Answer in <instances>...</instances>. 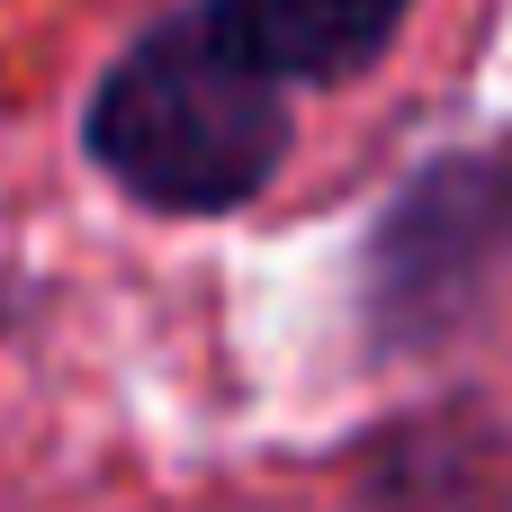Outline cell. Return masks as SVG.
I'll list each match as a JSON object with an SVG mask.
<instances>
[{
    "mask_svg": "<svg viewBox=\"0 0 512 512\" xmlns=\"http://www.w3.org/2000/svg\"><path fill=\"white\" fill-rule=\"evenodd\" d=\"M81 144L153 216H234L288 162V99L243 72L189 0L99 72Z\"/></svg>",
    "mask_w": 512,
    "mask_h": 512,
    "instance_id": "1",
    "label": "cell"
},
{
    "mask_svg": "<svg viewBox=\"0 0 512 512\" xmlns=\"http://www.w3.org/2000/svg\"><path fill=\"white\" fill-rule=\"evenodd\" d=\"M504 270H512V144L432 153L369 234V261H360L369 333L387 351H432L459 324H477V306L504 288Z\"/></svg>",
    "mask_w": 512,
    "mask_h": 512,
    "instance_id": "2",
    "label": "cell"
},
{
    "mask_svg": "<svg viewBox=\"0 0 512 512\" xmlns=\"http://www.w3.org/2000/svg\"><path fill=\"white\" fill-rule=\"evenodd\" d=\"M198 18L270 90H297V81L324 90V81H351L387 54L405 36L414 0H198Z\"/></svg>",
    "mask_w": 512,
    "mask_h": 512,
    "instance_id": "3",
    "label": "cell"
}]
</instances>
